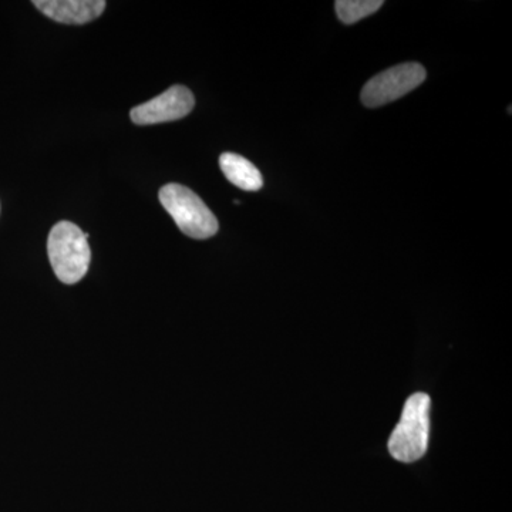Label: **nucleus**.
Here are the masks:
<instances>
[{
	"instance_id": "4",
	"label": "nucleus",
	"mask_w": 512,
	"mask_h": 512,
	"mask_svg": "<svg viewBox=\"0 0 512 512\" xmlns=\"http://www.w3.org/2000/svg\"><path fill=\"white\" fill-rule=\"evenodd\" d=\"M426 69L419 63H403L370 79L362 90V103L370 109L399 100L426 80Z\"/></svg>"
},
{
	"instance_id": "3",
	"label": "nucleus",
	"mask_w": 512,
	"mask_h": 512,
	"mask_svg": "<svg viewBox=\"0 0 512 512\" xmlns=\"http://www.w3.org/2000/svg\"><path fill=\"white\" fill-rule=\"evenodd\" d=\"M160 202L187 237L211 238L220 228L217 217L212 214L205 202L184 185H165L160 190Z\"/></svg>"
},
{
	"instance_id": "6",
	"label": "nucleus",
	"mask_w": 512,
	"mask_h": 512,
	"mask_svg": "<svg viewBox=\"0 0 512 512\" xmlns=\"http://www.w3.org/2000/svg\"><path fill=\"white\" fill-rule=\"evenodd\" d=\"M37 10L64 25H86L106 9L104 0H35Z\"/></svg>"
},
{
	"instance_id": "8",
	"label": "nucleus",
	"mask_w": 512,
	"mask_h": 512,
	"mask_svg": "<svg viewBox=\"0 0 512 512\" xmlns=\"http://www.w3.org/2000/svg\"><path fill=\"white\" fill-rule=\"evenodd\" d=\"M384 5L383 0H338L336 13L345 25H353L359 20L373 15Z\"/></svg>"
},
{
	"instance_id": "5",
	"label": "nucleus",
	"mask_w": 512,
	"mask_h": 512,
	"mask_svg": "<svg viewBox=\"0 0 512 512\" xmlns=\"http://www.w3.org/2000/svg\"><path fill=\"white\" fill-rule=\"evenodd\" d=\"M195 106L194 94L184 86H173L156 99L131 110L130 117L138 126L168 123L184 119Z\"/></svg>"
},
{
	"instance_id": "7",
	"label": "nucleus",
	"mask_w": 512,
	"mask_h": 512,
	"mask_svg": "<svg viewBox=\"0 0 512 512\" xmlns=\"http://www.w3.org/2000/svg\"><path fill=\"white\" fill-rule=\"evenodd\" d=\"M222 173L229 183L245 191H258L264 185L262 174L247 158L234 153H224L220 157Z\"/></svg>"
},
{
	"instance_id": "1",
	"label": "nucleus",
	"mask_w": 512,
	"mask_h": 512,
	"mask_svg": "<svg viewBox=\"0 0 512 512\" xmlns=\"http://www.w3.org/2000/svg\"><path fill=\"white\" fill-rule=\"evenodd\" d=\"M87 238L89 234H84L69 221L57 222L50 231L47 254L53 271L63 284H77L89 271L92 252Z\"/></svg>"
},
{
	"instance_id": "2",
	"label": "nucleus",
	"mask_w": 512,
	"mask_h": 512,
	"mask_svg": "<svg viewBox=\"0 0 512 512\" xmlns=\"http://www.w3.org/2000/svg\"><path fill=\"white\" fill-rule=\"evenodd\" d=\"M429 394L414 393L404 403L402 419L389 439V453L394 460L414 463L426 454L430 434Z\"/></svg>"
}]
</instances>
